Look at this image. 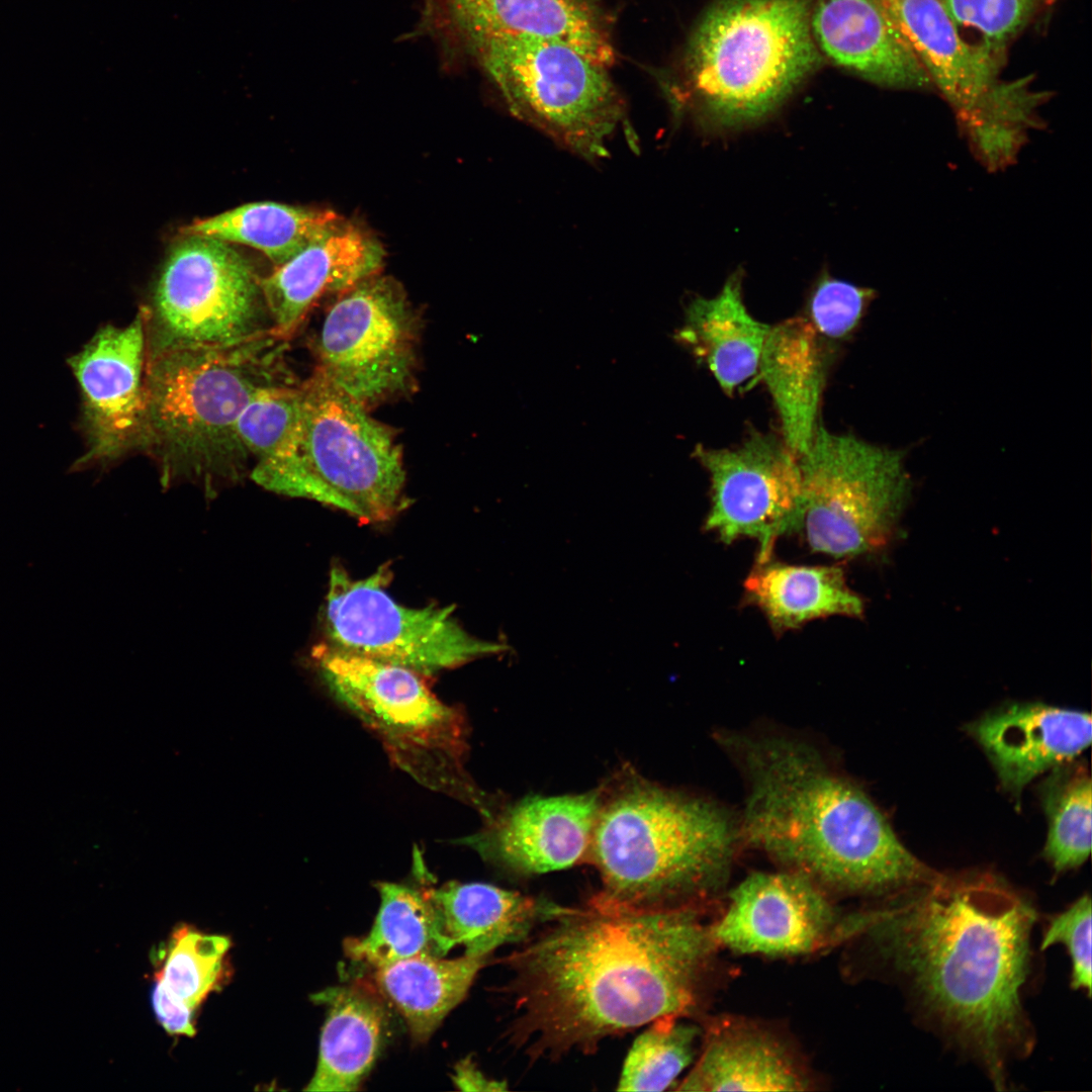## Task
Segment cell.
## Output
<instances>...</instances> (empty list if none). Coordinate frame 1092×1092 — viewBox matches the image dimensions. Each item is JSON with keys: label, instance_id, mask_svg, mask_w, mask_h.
<instances>
[{"label": "cell", "instance_id": "d590c367", "mask_svg": "<svg viewBox=\"0 0 1092 1092\" xmlns=\"http://www.w3.org/2000/svg\"><path fill=\"white\" fill-rule=\"evenodd\" d=\"M702 1028L682 1018L664 1017L634 1040L624 1061L618 1091H663L697 1056Z\"/></svg>", "mask_w": 1092, "mask_h": 1092}, {"label": "cell", "instance_id": "4316f807", "mask_svg": "<svg viewBox=\"0 0 1092 1092\" xmlns=\"http://www.w3.org/2000/svg\"><path fill=\"white\" fill-rule=\"evenodd\" d=\"M328 1013L315 1072L307 1091L347 1092L359 1088L377 1057L385 1023L380 997L362 985L330 988L315 995Z\"/></svg>", "mask_w": 1092, "mask_h": 1092}, {"label": "cell", "instance_id": "f546056e", "mask_svg": "<svg viewBox=\"0 0 1092 1092\" xmlns=\"http://www.w3.org/2000/svg\"><path fill=\"white\" fill-rule=\"evenodd\" d=\"M376 888L380 905L374 923L363 936L345 941L348 958L377 969L421 954L444 957L454 947L424 891L389 882Z\"/></svg>", "mask_w": 1092, "mask_h": 1092}, {"label": "cell", "instance_id": "ba28073f", "mask_svg": "<svg viewBox=\"0 0 1092 1092\" xmlns=\"http://www.w3.org/2000/svg\"><path fill=\"white\" fill-rule=\"evenodd\" d=\"M325 685L382 742L389 758L421 785L490 812L464 768L466 726L423 674L399 665L315 646Z\"/></svg>", "mask_w": 1092, "mask_h": 1092}, {"label": "cell", "instance_id": "60d3db41", "mask_svg": "<svg viewBox=\"0 0 1092 1092\" xmlns=\"http://www.w3.org/2000/svg\"><path fill=\"white\" fill-rule=\"evenodd\" d=\"M453 1081L460 1090L464 1091H504L508 1084L487 1078L470 1060H462L455 1068Z\"/></svg>", "mask_w": 1092, "mask_h": 1092}, {"label": "cell", "instance_id": "83f0119b", "mask_svg": "<svg viewBox=\"0 0 1092 1092\" xmlns=\"http://www.w3.org/2000/svg\"><path fill=\"white\" fill-rule=\"evenodd\" d=\"M747 598L765 615L776 631H788L821 618H857L860 597L835 565L757 563L744 581Z\"/></svg>", "mask_w": 1092, "mask_h": 1092}, {"label": "cell", "instance_id": "8d00e7d4", "mask_svg": "<svg viewBox=\"0 0 1092 1092\" xmlns=\"http://www.w3.org/2000/svg\"><path fill=\"white\" fill-rule=\"evenodd\" d=\"M873 297L872 289L823 274L810 293L809 322L819 335L842 339L857 326Z\"/></svg>", "mask_w": 1092, "mask_h": 1092}, {"label": "cell", "instance_id": "9c48e42d", "mask_svg": "<svg viewBox=\"0 0 1092 1092\" xmlns=\"http://www.w3.org/2000/svg\"><path fill=\"white\" fill-rule=\"evenodd\" d=\"M468 52L514 116L583 159L607 156L625 111L606 66L566 43L529 36L487 38Z\"/></svg>", "mask_w": 1092, "mask_h": 1092}, {"label": "cell", "instance_id": "d4e9b609", "mask_svg": "<svg viewBox=\"0 0 1092 1092\" xmlns=\"http://www.w3.org/2000/svg\"><path fill=\"white\" fill-rule=\"evenodd\" d=\"M825 367L819 334L809 321L792 317L769 327L757 372L776 406L782 439L797 457L818 427Z\"/></svg>", "mask_w": 1092, "mask_h": 1092}, {"label": "cell", "instance_id": "ab89813d", "mask_svg": "<svg viewBox=\"0 0 1092 1092\" xmlns=\"http://www.w3.org/2000/svg\"><path fill=\"white\" fill-rule=\"evenodd\" d=\"M151 1003L156 1019L169 1034L195 1035L196 1011L175 999L158 980L152 988Z\"/></svg>", "mask_w": 1092, "mask_h": 1092}, {"label": "cell", "instance_id": "ac0fdd59", "mask_svg": "<svg viewBox=\"0 0 1092 1092\" xmlns=\"http://www.w3.org/2000/svg\"><path fill=\"white\" fill-rule=\"evenodd\" d=\"M600 792L525 798L463 842L517 875H540L580 862L586 855Z\"/></svg>", "mask_w": 1092, "mask_h": 1092}, {"label": "cell", "instance_id": "e0dca14e", "mask_svg": "<svg viewBox=\"0 0 1092 1092\" xmlns=\"http://www.w3.org/2000/svg\"><path fill=\"white\" fill-rule=\"evenodd\" d=\"M699 1050L678 1091H810L817 1088L793 1040L760 1020L721 1015L704 1021Z\"/></svg>", "mask_w": 1092, "mask_h": 1092}, {"label": "cell", "instance_id": "f1b7e54d", "mask_svg": "<svg viewBox=\"0 0 1092 1092\" xmlns=\"http://www.w3.org/2000/svg\"><path fill=\"white\" fill-rule=\"evenodd\" d=\"M487 957L421 954L375 970L374 980L403 1017L416 1042H426L467 995Z\"/></svg>", "mask_w": 1092, "mask_h": 1092}, {"label": "cell", "instance_id": "4fadbf2b", "mask_svg": "<svg viewBox=\"0 0 1092 1092\" xmlns=\"http://www.w3.org/2000/svg\"><path fill=\"white\" fill-rule=\"evenodd\" d=\"M420 323L402 287L371 276L344 291L315 340V371L373 405L413 388Z\"/></svg>", "mask_w": 1092, "mask_h": 1092}, {"label": "cell", "instance_id": "277c9868", "mask_svg": "<svg viewBox=\"0 0 1092 1092\" xmlns=\"http://www.w3.org/2000/svg\"><path fill=\"white\" fill-rule=\"evenodd\" d=\"M740 838L710 801L627 776L600 804L585 857L600 874L589 904L619 910L707 908Z\"/></svg>", "mask_w": 1092, "mask_h": 1092}, {"label": "cell", "instance_id": "836d02e7", "mask_svg": "<svg viewBox=\"0 0 1092 1092\" xmlns=\"http://www.w3.org/2000/svg\"><path fill=\"white\" fill-rule=\"evenodd\" d=\"M1091 786L1085 765L1067 761L1041 785L1049 821L1044 856L1057 873L1078 868L1090 855Z\"/></svg>", "mask_w": 1092, "mask_h": 1092}, {"label": "cell", "instance_id": "7402d4cb", "mask_svg": "<svg viewBox=\"0 0 1092 1092\" xmlns=\"http://www.w3.org/2000/svg\"><path fill=\"white\" fill-rule=\"evenodd\" d=\"M811 29L829 59L868 81L893 89H933L925 68L877 0H818Z\"/></svg>", "mask_w": 1092, "mask_h": 1092}, {"label": "cell", "instance_id": "7c38bea8", "mask_svg": "<svg viewBox=\"0 0 1092 1092\" xmlns=\"http://www.w3.org/2000/svg\"><path fill=\"white\" fill-rule=\"evenodd\" d=\"M387 566L353 579L330 573L324 609L328 646L415 670L423 675L458 667L508 646L479 639L458 622L453 607H407L387 593Z\"/></svg>", "mask_w": 1092, "mask_h": 1092}, {"label": "cell", "instance_id": "8fae6325", "mask_svg": "<svg viewBox=\"0 0 1092 1092\" xmlns=\"http://www.w3.org/2000/svg\"><path fill=\"white\" fill-rule=\"evenodd\" d=\"M147 315V353L232 345L270 332L252 267L229 243L197 235L174 247Z\"/></svg>", "mask_w": 1092, "mask_h": 1092}, {"label": "cell", "instance_id": "74e56055", "mask_svg": "<svg viewBox=\"0 0 1092 1092\" xmlns=\"http://www.w3.org/2000/svg\"><path fill=\"white\" fill-rule=\"evenodd\" d=\"M959 27L972 29L992 49L1016 34L1031 16L1037 0H942Z\"/></svg>", "mask_w": 1092, "mask_h": 1092}, {"label": "cell", "instance_id": "6da1fadb", "mask_svg": "<svg viewBox=\"0 0 1092 1092\" xmlns=\"http://www.w3.org/2000/svg\"><path fill=\"white\" fill-rule=\"evenodd\" d=\"M705 913L588 903L546 923L505 962L510 1043L532 1062L559 1060L660 1018L701 1016L720 949Z\"/></svg>", "mask_w": 1092, "mask_h": 1092}, {"label": "cell", "instance_id": "e575fe53", "mask_svg": "<svg viewBox=\"0 0 1092 1092\" xmlns=\"http://www.w3.org/2000/svg\"><path fill=\"white\" fill-rule=\"evenodd\" d=\"M300 406V383L289 380L263 387L241 413L237 433L254 459L250 477L257 484L294 454Z\"/></svg>", "mask_w": 1092, "mask_h": 1092}, {"label": "cell", "instance_id": "7a4b0ae2", "mask_svg": "<svg viewBox=\"0 0 1092 1092\" xmlns=\"http://www.w3.org/2000/svg\"><path fill=\"white\" fill-rule=\"evenodd\" d=\"M850 912L858 943L910 995L921 1015L976 1060L998 1090L1034 1034L1022 1006L1032 906L992 875H942Z\"/></svg>", "mask_w": 1092, "mask_h": 1092}, {"label": "cell", "instance_id": "d6a6232c", "mask_svg": "<svg viewBox=\"0 0 1092 1092\" xmlns=\"http://www.w3.org/2000/svg\"><path fill=\"white\" fill-rule=\"evenodd\" d=\"M231 939L179 924L154 953L155 978L178 1001L197 1011L231 979Z\"/></svg>", "mask_w": 1092, "mask_h": 1092}, {"label": "cell", "instance_id": "603a6c76", "mask_svg": "<svg viewBox=\"0 0 1092 1092\" xmlns=\"http://www.w3.org/2000/svg\"><path fill=\"white\" fill-rule=\"evenodd\" d=\"M954 112L972 106L997 80L988 46L966 40L942 0H877Z\"/></svg>", "mask_w": 1092, "mask_h": 1092}, {"label": "cell", "instance_id": "d6986e66", "mask_svg": "<svg viewBox=\"0 0 1092 1092\" xmlns=\"http://www.w3.org/2000/svg\"><path fill=\"white\" fill-rule=\"evenodd\" d=\"M435 29L467 51L499 36H529L566 43L607 66L614 53L593 0H426Z\"/></svg>", "mask_w": 1092, "mask_h": 1092}, {"label": "cell", "instance_id": "30bf717a", "mask_svg": "<svg viewBox=\"0 0 1092 1092\" xmlns=\"http://www.w3.org/2000/svg\"><path fill=\"white\" fill-rule=\"evenodd\" d=\"M904 454L818 425L798 457L802 497L796 531L809 547L836 558L883 546L911 491Z\"/></svg>", "mask_w": 1092, "mask_h": 1092}, {"label": "cell", "instance_id": "5b68a950", "mask_svg": "<svg viewBox=\"0 0 1092 1092\" xmlns=\"http://www.w3.org/2000/svg\"><path fill=\"white\" fill-rule=\"evenodd\" d=\"M285 342L267 332L232 345L147 353L141 450L156 462L162 485L190 482L212 497L247 475L251 458L237 422L260 389L289 381Z\"/></svg>", "mask_w": 1092, "mask_h": 1092}, {"label": "cell", "instance_id": "2e32d148", "mask_svg": "<svg viewBox=\"0 0 1092 1092\" xmlns=\"http://www.w3.org/2000/svg\"><path fill=\"white\" fill-rule=\"evenodd\" d=\"M843 915L817 884L782 869L734 887L711 930L720 948L736 953L798 957L836 946Z\"/></svg>", "mask_w": 1092, "mask_h": 1092}, {"label": "cell", "instance_id": "4dcf8cb0", "mask_svg": "<svg viewBox=\"0 0 1092 1092\" xmlns=\"http://www.w3.org/2000/svg\"><path fill=\"white\" fill-rule=\"evenodd\" d=\"M342 219L331 210L272 201L252 202L193 221L186 235L214 238L261 251L279 266L334 229Z\"/></svg>", "mask_w": 1092, "mask_h": 1092}, {"label": "cell", "instance_id": "1f68e13d", "mask_svg": "<svg viewBox=\"0 0 1092 1092\" xmlns=\"http://www.w3.org/2000/svg\"><path fill=\"white\" fill-rule=\"evenodd\" d=\"M1049 99L1028 77L996 81L970 108L956 113L972 154L988 171L1016 162L1029 132L1042 126L1039 107Z\"/></svg>", "mask_w": 1092, "mask_h": 1092}, {"label": "cell", "instance_id": "f35d334b", "mask_svg": "<svg viewBox=\"0 0 1092 1092\" xmlns=\"http://www.w3.org/2000/svg\"><path fill=\"white\" fill-rule=\"evenodd\" d=\"M1064 944L1071 957V986L1091 995V899L1083 895L1069 908L1053 916L1043 933L1040 949Z\"/></svg>", "mask_w": 1092, "mask_h": 1092}, {"label": "cell", "instance_id": "44dd1931", "mask_svg": "<svg viewBox=\"0 0 1092 1092\" xmlns=\"http://www.w3.org/2000/svg\"><path fill=\"white\" fill-rule=\"evenodd\" d=\"M1003 788L1019 799L1035 777L1074 758L1091 742L1089 713L1041 703L1007 705L968 727Z\"/></svg>", "mask_w": 1092, "mask_h": 1092}, {"label": "cell", "instance_id": "52a82bcc", "mask_svg": "<svg viewBox=\"0 0 1092 1092\" xmlns=\"http://www.w3.org/2000/svg\"><path fill=\"white\" fill-rule=\"evenodd\" d=\"M300 388L294 454L260 486L333 507L365 524L394 517L405 503L395 432L315 370Z\"/></svg>", "mask_w": 1092, "mask_h": 1092}, {"label": "cell", "instance_id": "8992f818", "mask_svg": "<svg viewBox=\"0 0 1092 1092\" xmlns=\"http://www.w3.org/2000/svg\"><path fill=\"white\" fill-rule=\"evenodd\" d=\"M819 62L808 0H722L690 43L693 106L715 127L751 124L780 106Z\"/></svg>", "mask_w": 1092, "mask_h": 1092}, {"label": "cell", "instance_id": "ffe728a7", "mask_svg": "<svg viewBox=\"0 0 1092 1092\" xmlns=\"http://www.w3.org/2000/svg\"><path fill=\"white\" fill-rule=\"evenodd\" d=\"M384 255L373 236L341 220L271 273L258 277L270 332L290 340L322 295L344 292L374 276Z\"/></svg>", "mask_w": 1092, "mask_h": 1092}, {"label": "cell", "instance_id": "5bb4252c", "mask_svg": "<svg viewBox=\"0 0 1092 1092\" xmlns=\"http://www.w3.org/2000/svg\"><path fill=\"white\" fill-rule=\"evenodd\" d=\"M696 457L709 473L711 508L707 530L724 543L758 541L756 562L771 558L777 539L795 532L802 481L798 457L783 439L751 434L734 448L698 446Z\"/></svg>", "mask_w": 1092, "mask_h": 1092}, {"label": "cell", "instance_id": "484cf974", "mask_svg": "<svg viewBox=\"0 0 1092 1092\" xmlns=\"http://www.w3.org/2000/svg\"><path fill=\"white\" fill-rule=\"evenodd\" d=\"M769 327L748 311L736 274L715 296L698 297L689 304L679 339L706 364L719 386L732 393L757 373Z\"/></svg>", "mask_w": 1092, "mask_h": 1092}, {"label": "cell", "instance_id": "3957f363", "mask_svg": "<svg viewBox=\"0 0 1092 1092\" xmlns=\"http://www.w3.org/2000/svg\"><path fill=\"white\" fill-rule=\"evenodd\" d=\"M745 777L739 836L830 896H888L942 875L913 855L867 794L812 746L720 733Z\"/></svg>", "mask_w": 1092, "mask_h": 1092}, {"label": "cell", "instance_id": "cb8c5ba5", "mask_svg": "<svg viewBox=\"0 0 1092 1092\" xmlns=\"http://www.w3.org/2000/svg\"><path fill=\"white\" fill-rule=\"evenodd\" d=\"M445 935L464 953L488 957L507 943H522L533 930L573 907L485 883L449 882L424 891Z\"/></svg>", "mask_w": 1092, "mask_h": 1092}, {"label": "cell", "instance_id": "9a60e30c", "mask_svg": "<svg viewBox=\"0 0 1092 1092\" xmlns=\"http://www.w3.org/2000/svg\"><path fill=\"white\" fill-rule=\"evenodd\" d=\"M82 394L87 450L74 470L107 466L141 450L146 426L147 315L100 329L69 359Z\"/></svg>", "mask_w": 1092, "mask_h": 1092}]
</instances>
